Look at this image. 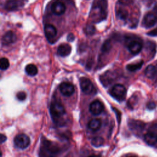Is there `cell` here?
I'll return each mask as SVG.
<instances>
[{"label":"cell","instance_id":"obj_1","mask_svg":"<svg viewBox=\"0 0 157 157\" xmlns=\"http://www.w3.org/2000/svg\"><path fill=\"white\" fill-rule=\"evenodd\" d=\"M106 9V0H94L91 10V18L96 23L105 19L107 15Z\"/></svg>","mask_w":157,"mask_h":157},{"label":"cell","instance_id":"obj_2","mask_svg":"<svg viewBox=\"0 0 157 157\" xmlns=\"http://www.w3.org/2000/svg\"><path fill=\"white\" fill-rule=\"evenodd\" d=\"M110 94L117 101H123L126 95V88L121 84L115 85L110 90Z\"/></svg>","mask_w":157,"mask_h":157},{"label":"cell","instance_id":"obj_3","mask_svg":"<svg viewBox=\"0 0 157 157\" xmlns=\"http://www.w3.org/2000/svg\"><path fill=\"white\" fill-rule=\"evenodd\" d=\"M65 112V109L63 104L60 102L55 101L51 104L50 107V113L53 119H58L64 115Z\"/></svg>","mask_w":157,"mask_h":157},{"label":"cell","instance_id":"obj_4","mask_svg":"<svg viewBox=\"0 0 157 157\" xmlns=\"http://www.w3.org/2000/svg\"><path fill=\"white\" fill-rule=\"evenodd\" d=\"M15 146L20 149H25L28 147L30 144L29 137L25 134H19L14 138Z\"/></svg>","mask_w":157,"mask_h":157},{"label":"cell","instance_id":"obj_5","mask_svg":"<svg viewBox=\"0 0 157 157\" xmlns=\"http://www.w3.org/2000/svg\"><path fill=\"white\" fill-rule=\"evenodd\" d=\"M80 85L81 90L85 94H91L94 90L92 82L86 77H83L80 78Z\"/></svg>","mask_w":157,"mask_h":157},{"label":"cell","instance_id":"obj_6","mask_svg":"<svg viewBox=\"0 0 157 157\" xmlns=\"http://www.w3.org/2000/svg\"><path fill=\"white\" fill-rule=\"evenodd\" d=\"M26 0H7L4 7L7 10H14L23 7Z\"/></svg>","mask_w":157,"mask_h":157},{"label":"cell","instance_id":"obj_7","mask_svg":"<svg viewBox=\"0 0 157 157\" xmlns=\"http://www.w3.org/2000/svg\"><path fill=\"white\" fill-rule=\"evenodd\" d=\"M59 88L62 94L65 96H71L74 93V91H75L74 85L71 83L67 82H62L59 85Z\"/></svg>","mask_w":157,"mask_h":157},{"label":"cell","instance_id":"obj_8","mask_svg":"<svg viewBox=\"0 0 157 157\" xmlns=\"http://www.w3.org/2000/svg\"><path fill=\"white\" fill-rule=\"evenodd\" d=\"M156 22L157 17L153 13H148L144 16L142 24L145 28H149L153 26Z\"/></svg>","mask_w":157,"mask_h":157},{"label":"cell","instance_id":"obj_9","mask_svg":"<svg viewBox=\"0 0 157 157\" xmlns=\"http://www.w3.org/2000/svg\"><path fill=\"white\" fill-rule=\"evenodd\" d=\"M104 109V106L102 103L99 100H94L93 101L90 105L89 110L90 112L94 115H98L100 114Z\"/></svg>","mask_w":157,"mask_h":157},{"label":"cell","instance_id":"obj_10","mask_svg":"<svg viewBox=\"0 0 157 157\" xmlns=\"http://www.w3.org/2000/svg\"><path fill=\"white\" fill-rule=\"evenodd\" d=\"M51 10L54 14L56 15H61L65 12L66 6L61 2L56 1L52 4Z\"/></svg>","mask_w":157,"mask_h":157},{"label":"cell","instance_id":"obj_11","mask_svg":"<svg viewBox=\"0 0 157 157\" xmlns=\"http://www.w3.org/2000/svg\"><path fill=\"white\" fill-rule=\"evenodd\" d=\"M44 33L48 40H52L57 34L56 28L51 24H46L44 27Z\"/></svg>","mask_w":157,"mask_h":157},{"label":"cell","instance_id":"obj_12","mask_svg":"<svg viewBox=\"0 0 157 157\" xmlns=\"http://www.w3.org/2000/svg\"><path fill=\"white\" fill-rule=\"evenodd\" d=\"M128 48L131 53L137 54L141 51L142 48V44L139 40H132L128 44Z\"/></svg>","mask_w":157,"mask_h":157},{"label":"cell","instance_id":"obj_13","mask_svg":"<svg viewBox=\"0 0 157 157\" xmlns=\"http://www.w3.org/2000/svg\"><path fill=\"white\" fill-rule=\"evenodd\" d=\"M17 39L16 35L12 31L6 32L2 37V44L4 45L11 44L15 42Z\"/></svg>","mask_w":157,"mask_h":157},{"label":"cell","instance_id":"obj_14","mask_svg":"<svg viewBox=\"0 0 157 157\" xmlns=\"http://www.w3.org/2000/svg\"><path fill=\"white\" fill-rule=\"evenodd\" d=\"M44 147L47 150V153H48L49 155H51L57 154L59 151V148L58 147V146L50 141L47 140L46 142H45V143H44Z\"/></svg>","mask_w":157,"mask_h":157},{"label":"cell","instance_id":"obj_15","mask_svg":"<svg viewBox=\"0 0 157 157\" xmlns=\"http://www.w3.org/2000/svg\"><path fill=\"white\" fill-rule=\"evenodd\" d=\"M144 140L148 145H155L157 142V134L155 132L148 131L145 134Z\"/></svg>","mask_w":157,"mask_h":157},{"label":"cell","instance_id":"obj_16","mask_svg":"<svg viewBox=\"0 0 157 157\" xmlns=\"http://www.w3.org/2000/svg\"><path fill=\"white\" fill-rule=\"evenodd\" d=\"M71 52V47L67 44H61L57 50L58 54L61 56H66L70 54Z\"/></svg>","mask_w":157,"mask_h":157},{"label":"cell","instance_id":"obj_17","mask_svg":"<svg viewBox=\"0 0 157 157\" xmlns=\"http://www.w3.org/2000/svg\"><path fill=\"white\" fill-rule=\"evenodd\" d=\"M145 74L150 79L155 78L157 74V67L151 64L148 66L145 70Z\"/></svg>","mask_w":157,"mask_h":157},{"label":"cell","instance_id":"obj_18","mask_svg":"<svg viewBox=\"0 0 157 157\" xmlns=\"http://www.w3.org/2000/svg\"><path fill=\"white\" fill-rule=\"evenodd\" d=\"M101 124H102V122L100 119L94 118V119L91 120L89 121V123L88 124V126L91 130L96 131L100 129Z\"/></svg>","mask_w":157,"mask_h":157},{"label":"cell","instance_id":"obj_19","mask_svg":"<svg viewBox=\"0 0 157 157\" xmlns=\"http://www.w3.org/2000/svg\"><path fill=\"white\" fill-rule=\"evenodd\" d=\"M25 71L28 75L34 76L37 74L38 70L36 66L33 64H29L26 66Z\"/></svg>","mask_w":157,"mask_h":157},{"label":"cell","instance_id":"obj_20","mask_svg":"<svg viewBox=\"0 0 157 157\" xmlns=\"http://www.w3.org/2000/svg\"><path fill=\"white\" fill-rule=\"evenodd\" d=\"M116 15L119 19L125 20L128 16V12L126 9L120 8L116 11Z\"/></svg>","mask_w":157,"mask_h":157},{"label":"cell","instance_id":"obj_21","mask_svg":"<svg viewBox=\"0 0 157 157\" xmlns=\"http://www.w3.org/2000/svg\"><path fill=\"white\" fill-rule=\"evenodd\" d=\"M143 63V61H140V62L137 63L136 64H130L126 66V68L129 71H136L141 68Z\"/></svg>","mask_w":157,"mask_h":157},{"label":"cell","instance_id":"obj_22","mask_svg":"<svg viewBox=\"0 0 157 157\" xmlns=\"http://www.w3.org/2000/svg\"><path fill=\"white\" fill-rule=\"evenodd\" d=\"M104 144V139L101 137H94L91 140V144L96 147H99Z\"/></svg>","mask_w":157,"mask_h":157},{"label":"cell","instance_id":"obj_23","mask_svg":"<svg viewBox=\"0 0 157 157\" xmlns=\"http://www.w3.org/2000/svg\"><path fill=\"white\" fill-rule=\"evenodd\" d=\"M0 63V67L1 70H6L9 67V61L6 58H2Z\"/></svg>","mask_w":157,"mask_h":157},{"label":"cell","instance_id":"obj_24","mask_svg":"<svg viewBox=\"0 0 157 157\" xmlns=\"http://www.w3.org/2000/svg\"><path fill=\"white\" fill-rule=\"evenodd\" d=\"M96 31L95 27L92 25H88L85 28V32L89 35H92Z\"/></svg>","mask_w":157,"mask_h":157},{"label":"cell","instance_id":"obj_25","mask_svg":"<svg viewBox=\"0 0 157 157\" xmlns=\"http://www.w3.org/2000/svg\"><path fill=\"white\" fill-rule=\"evenodd\" d=\"M17 98L20 100V101H23L26 99V94L25 92L24 91H20V92H18L17 95Z\"/></svg>","mask_w":157,"mask_h":157},{"label":"cell","instance_id":"obj_26","mask_svg":"<svg viewBox=\"0 0 157 157\" xmlns=\"http://www.w3.org/2000/svg\"><path fill=\"white\" fill-rule=\"evenodd\" d=\"M135 0H118L119 4L123 6H128L132 4Z\"/></svg>","mask_w":157,"mask_h":157},{"label":"cell","instance_id":"obj_27","mask_svg":"<svg viewBox=\"0 0 157 157\" xmlns=\"http://www.w3.org/2000/svg\"><path fill=\"white\" fill-rule=\"evenodd\" d=\"M155 107H156V105L154 102H149L147 104V107L149 109H153L155 108Z\"/></svg>","mask_w":157,"mask_h":157},{"label":"cell","instance_id":"obj_28","mask_svg":"<svg viewBox=\"0 0 157 157\" xmlns=\"http://www.w3.org/2000/svg\"><path fill=\"white\" fill-rule=\"evenodd\" d=\"M147 34H148V35H150V36H157V29H154V30H152V31H150L149 33H148Z\"/></svg>","mask_w":157,"mask_h":157},{"label":"cell","instance_id":"obj_29","mask_svg":"<svg viewBox=\"0 0 157 157\" xmlns=\"http://www.w3.org/2000/svg\"><path fill=\"white\" fill-rule=\"evenodd\" d=\"M74 35H73L72 34H69L68 35V36H67V40H68L69 41H72V40H74Z\"/></svg>","mask_w":157,"mask_h":157},{"label":"cell","instance_id":"obj_30","mask_svg":"<svg viewBox=\"0 0 157 157\" xmlns=\"http://www.w3.org/2000/svg\"><path fill=\"white\" fill-rule=\"evenodd\" d=\"M6 140V137L4 134H1V143H3Z\"/></svg>","mask_w":157,"mask_h":157},{"label":"cell","instance_id":"obj_31","mask_svg":"<svg viewBox=\"0 0 157 157\" xmlns=\"http://www.w3.org/2000/svg\"><path fill=\"white\" fill-rule=\"evenodd\" d=\"M156 67H157V66H156ZM157 78V74H156V78Z\"/></svg>","mask_w":157,"mask_h":157}]
</instances>
